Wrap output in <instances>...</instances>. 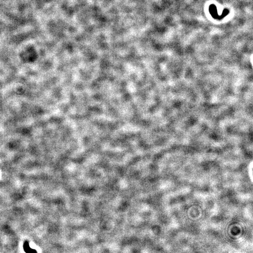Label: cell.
I'll use <instances>...</instances> for the list:
<instances>
[{
    "label": "cell",
    "mask_w": 253,
    "mask_h": 253,
    "mask_svg": "<svg viewBox=\"0 0 253 253\" xmlns=\"http://www.w3.org/2000/svg\"><path fill=\"white\" fill-rule=\"evenodd\" d=\"M24 251L26 253H33V252H37L36 250H34L33 249H31L29 246V243L27 241H25L24 242Z\"/></svg>",
    "instance_id": "6da1fadb"
}]
</instances>
